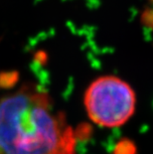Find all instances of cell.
Masks as SVG:
<instances>
[{
    "label": "cell",
    "instance_id": "1",
    "mask_svg": "<svg viewBox=\"0 0 153 154\" xmlns=\"http://www.w3.org/2000/svg\"><path fill=\"white\" fill-rule=\"evenodd\" d=\"M0 154H75L73 129L33 85L0 99Z\"/></svg>",
    "mask_w": 153,
    "mask_h": 154
},
{
    "label": "cell",
    "instance_id": "2",
    "mask_svg": "<svg viewBox=\"0 0 153 154\" xmlns=\"http://www.w3.org/2000/svg\"><path fill=\"white\" fill-rule=\"evenodd\" d=\"M135 103L131 87L112 76L96 79L84 94V106L90 119L103 127L124 124L134 113Z\"/></svg>",
    "mask_w": 153,
    "mask_h": 154
},
{
    "label": "cell",
    "instance_id": "3",
    "mask_svg": "<svg viewBox=\"0 0 153 154\" xmlns=\"http://www.w3.org/2000/svg\"><path fill=\"white\" fill-rule=\"evenodd\" d=\"M17 80L18 74L16 72H3V73H0V88H11L16 84Z\"/></svg>",
    "mask_w": 153,
    "mask_h": 154
}]
</instances>
